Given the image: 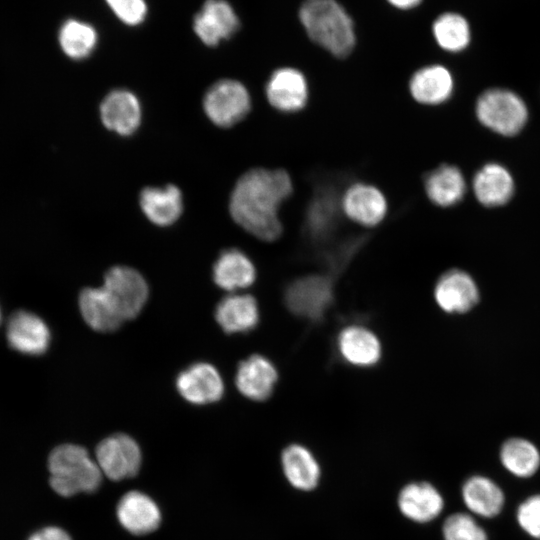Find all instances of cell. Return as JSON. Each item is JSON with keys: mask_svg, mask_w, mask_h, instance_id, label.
<instances>
[{"mask_svg": "<svg viewBox=\"0 0 540 540\" xmlns=\"http://www.w3.org/2000/svg\"><path fill=\"white\" fill-rule=\"evenodd\" d=\"M292 192L291 176L284 169H250L233 188L230 215L252 236L266 242L275 241L283 231L280 208Z\"/></svg>", "mask_w": 540, "mask_h": 540, "instance_id": "cell-1", "label": "cell"}, {"mask_svg": "<svg viewBox=\"0 0 540 540\" xmlns=\"http://www.w3.org/2000/svg\"><path fill=\"white\" fill-rule=\"evenodd\" d=\"M298 15L308 37L331 55L343 58L352 52L354 23L337 0H304Z\"/></svg>", "mask_w": 540, "mask_h": 540, "instance_id": "cell-2", "label": "cell"}, {"mask_svg": "<svg viewBox=\"0 0 540 540\" xmlns=\"http://www.w3.org/2000/svg\"><path fill=\"white\" fill-rule=\"evenodd\" d=\"M49 484L62 497L95 492L102 472L88 451L76 444L55 447L48 457Z\"/></svg>", "mask_w": 540, "mask_h": 540, "instance_id": "cell-3", "label": "cell"}, {"mask_svg": "<svg viewBox=\"0 0 540 540\" xmlns=\"http://www.w3.org/2000/svg\"><path fill=\"white\" fill-rule=\"evenodd\" d=\"M476 115L490 130L512 136L521 131L528 118L525 102L514 92L492 88L484 91L476 102Z\"/></svg>", "mask_w": 540, "mask_h": 540, "instance_id": "cell-4", "label": "cell"}, {"mask_svg": "<svg viewBox=\"0 0 540 540\" xmlns=\"http://www.w3.org/2000/svg\"><path fill=\"white\" fill-rule=\"evenodd\" d=\"M331 275L311 274L294 280L284 294L286 307L292 314L309 321L321 320L334 300Z\"/></svg>", "mask_w": 540, "mask_h": 540, "instance_id": "cell-5", "label": "cell"}, {"mask_svg": "<svg viewBox=\"0 0 540 540\" xmlns=\"http://www.w3.org/2000/svg\"><path fill=\"white\" fill-rule=\"evenodd\" d=\"M207 117L219 127H231L242 121L251 110V96L241 82L222 79L212 84L203 99Z\"/></svg>", "mask_w": 540, "mask_h": 540, "instance_id": "cell-6", "label": "cell"}, {"mask_svg": "<svg viewBox=\"0 0 540 540\" xmlns=\"http://www.w3.org/2000/svg\"><path fill=\"white\" fill-rule=\"evenodd\" d=\"M101 288L123 321L135 318L148 298V286L143 276L126 266L109 269Z\"/></svg>", "mask_w": 540, "mask_h": 540, "instance_id": "cell-7", "label": "cell"}, {"mask_svg": "<svg viewBox=\"0 0 540 540\" xmlns=\"http://www.w3.org/2000/svg\"><path fill=\"white\" fill-rule=\"evenodd\" d=\"M95 456L102 474L112 481L136 476L142 460L139 445L126 434L103 439L96 447Z\"/></svg>", "mask_w": 540, "mask_h": 540, "instance_id": "cell-8", "label": "cell"}, {"mask_svg": "<svg viewBox=\"0 0 540 540\" xmlns=\"http://www.w3.org/2000/svg\"><path fill=\"white\" fill-rule=\"evenodd\" d=\"M342 214L350 221L372 228L384 221L388 213V201L376 186L366 182L350 184L340 196Z\"/></svg>", "mask_w": 540, "mask_h": 540, "instance_id": "cell-9", "label": "cell"}, {"mask_svg": "<svg viewBox=\"0 0 540 540\" xmlns=\"http://www.w3.org/2000/svg\"><path fill=\"white\" fill-rule=\"evenodd\" d=\"M265 95L269 104L277 111L297 113L308 103L309 84L299 69L284 66L275 69L269 76Z\"/></svg>", "mask_w": 540, "mask_h": 540, "instance_id": "cell-10", "label": "cell"}, {"mask_svg": "<svg viewBox=\"0 0 540 540\" xmlns=\"http://www.w3.org/2000/svg\"><path fill=\"white\" fill-rule=\"evenodd\" d=\"M9 346L24 355L37 356L46 352L51 334L45 321L38 315L19 310L14 312L6 327Z\"/></svg>", "mask_w": 540, "mask_h": 540, "instance_id": "cell-11", "label": "cell"}, {"mask_svg": "<svg viewBox=\"0 0 540 540\" xmlns=\"http://www.w3.org/2000/svg\"><path fill=\"white\" fill-rule=\"evenodd\" d=\"M238 27L237 14L225 0H206L193 20L194 32L208 46L228 39Z\"/></svg>", "mask_w": 540, "mask_h": 540, "instance_id": "cell-12", "label": "cell"}, {"mask_svg": "<svg viewBox=\"0 0 540 540\" xmlns=\"http://www.w3.org/2000/svg\"><path fill=\"white\" fill-rule=\"evenodd\" d=\"M176 388L184 399L199 405L218 401L224 392L219 372L208 363H195L180 372Z\"/></svg>", "mask_w": 540, "mask_h": 540, "instance_id": "cell-13", "label": "cell"}, {"mask_svg": "<svg viewBox=\"0 0 540 540\" xmlns=\"http://www.w3.org/2000/svg\"><path fill=\"white\" fill-rule=\"evenodd\" d=\"M397 504L403 516L413 522L425 524L442 513L445 501L434 485L418 481L411 482L400 490Z\"/></svg>", "mask_w": 540, "mask_h": 540, "instance_id": "cell-14", "label": "cell"}, {"mask_svg": "<svg viewBox=\"0 0 540 540\" xmlns=\"http://www.w3.org/2000/svg\"><path fill=\"white\" fill-rule=\"evenodd\" d=\"M121 526L133 535L154 532L161 524V512L155 501L140 491L124 494L116 507Z\"/></svg>", "mask_w": 540, "mask_h": 540, "instance_id": "cell-15", "label": "cell"}, {"mask_svg": "<svg viewBox=\"0 0 540 540\" xmlns=\"http://www.w3.org/2000/svg\"><path fill=\"white\" fill-rule=\"evenodd\" d=\"M462 501L470 514L477 518L497 517L505 506V493L492 478L475 474L468 477L461 487Z\"/></svg>", "mask_w": 540, "mask_h": 540, "instance_id": "cell-16", "label": "cell"}, {"mask_svg": "<svg viewBox=\"0 0 540 540\" xmlns=\"http://www.w3.org/2000/svg\"><path fill=\"white\" fill-rule=\"evenodd\" d=\"M104 126L121 136L133 134L141 123V105L129 90L115 89L109 92L100 106Z\"/></svg>", "mask_w": 540, "mask_h": 540, "instance_id": "cell-17", "label": "cell"}, {"mask_svg": "<svg viewBox=\"0 0 540 540\" xmlns=\"http://www.w3.org/2000/svg\"><path fill=\"white\" fill-rule=\"evenodd\" d=\"M434 297L438 306L447 313H464L478 301L479 292L474 280L467 273L453 269L437 281Z\"/></svg>", "mask_w": 540, "mask_h": 540, "instance_id": "cell-18", "label": "cell"}, {"mask_svg": "<svg viewBox=\"0 0 540 540\" xmlns=\"http://www.w3.org/2000/svg\"><path fill=\"white\" fill-rule=\"evenodd\" d=\"M412 98L422 105L435 106L447 101L454 90V79L448 68L431 64L419 68L408 83Z\"/></svg>", "mask_w": 540, "mask_h": 540, "instance_id": "cell-19", "label": "cell"}, {"mask_svg": "<svg viewBox=\"0 0 540 540\" xmlns=\"http://www.w3.org/2000/svg\"><path fill=\"white\" fill-rule=\"evenodd\" d=\"M277 380L274 364L262 355H252L238 365L235 383L245 397L263 401L271 396Z\"/></svg>", "mask_w": 540, "mask_h": 540, "instance_id": "cell-20", "label": "cell"}, {"mask_svg": "<svg viewBox=\"0 0 540 540\" xmlns=\"http://www.w3.org/2000/svg\"><path fill=\"white\" fill-rule=\"evenodd\" d=\"M340 356L348 364L357 367H371L381 358V343L370 329L361 325L343 328L337 337Z\"/></svg>", "mask_w": 540, "mask_h": 540, "instance_id": "cell-21", "label": "cell"}, {"mask_svg": "<svg viewBox=\"0 0 540 540\" xmlns=\"http://www.w3.org/2000/svg\"><path fill=\"white\" fill-rule=\"evenodd\" d=\"M341 212L340 196L332 189L317 190L308 204L305 229L310 239L324 241L337 227Z\"/></svg>", "mask_w": 540, "mask_h": 540, "instance_id": "cell-22", "label": "cell"}, {"mask_svg": "<svg viewBox=\"0 0 540 540\" xmlns=\"http://www.w3.org/2000/svg\"><path fill=\"white\" fill-rule=\"evenodd\" d=\"M140 207L145 216L158 226H169L176 222L183 210L180 189L168 184L163 187H146L140 193Z\"/></svg>", "mask_w": 540, "mask_h": 540, "instance_id": "cell-23", "label": "cell"}, {"mask_svg": "<svg viewBox=\"0 0 540 540\" xmlns=\"http://www.w3.org/2000/svg\"><path fill=\"white\" fill-rule=\"evenodd\" d=\"M215 318L226 333H246L259 322V308L250 294H233L224 297L217 305Z\"/></svg>", "mask_w": 540, "mask_h": 540, "instance_id": "cell-24", "label": "cell"}, {"mask_svg": "<svg viewBox=\"0 0 540 540\" xmlns=\"http://www.w3.org/2000/svg\"><path fill=\"white\" fill-rule=\"evenodd\" d=\"M285 478L297 490L311 491L319 483L320 465L313 453L301 444L288 445L281 454Z\"/></svg>", "mask_w": 540, "mask_h": 540, "instance_id": "cell-25", "label": "cell"}, {"mask_svg": "<svg viewBox=\"0 0 540 540\" xmlns=\"http://www.w3.org/2000/svg\"><path fill=\"white\" fill-rule=\"evenodd\" d=\"M477 200L484 206H500L509 201L514 192L510 172L498 163H488L477 171L472 182Z\"/></svg>", "mask_w": 540, "mask_h": 540, "instance_id": "cell-26", "label": "cell"}, {"mask_svg": "<svg viewBox=\"0 0 540 540\" xmlns=\"http://www.w3.org/2000/svg\"><path fill=\"white\" fill-rule=\"evenodd\" d=\"M255 278L253 262L236 248L222 251L213 266L214 282L227 291L247 288L253 284Z\"/></svg>", "mask_w": 540, "mask_h": 540, "instance_id": "cell-27", "label": "cell"}, {"mask_svg": "<svg viewBox=\"0 0 540 540\" xmlns=\"http://www.w3.org/2000/svg\"><path fill=\"white\" fill-rule=\"evenodd\" d=\"M424 189L433 204L450 207L463 198L466 183L460 169L453 165L443 164L426 175Z\"/></svg>", "mask_w": 540, "mask_h": 540, "instance_id": "cell-28", "label": "cell"}, {"mask_svg": "<svg viewBox=\"0 0 540 540\" xmlns=\"http://www.w3.org/2000/svg\"><path fill=\"white\" fill-rule=\"evenodd\" d=\"M78 302L83 319L98 332H112L124 322L101 287L83 289Z\"/></svg>", "mask_w": 540, "mask_h": 540, "instance_id": "cell-29", "label": "cell"}, {"mask_svg": "<svg viewBox=\"0 0 540 540\" xmlns=\"http://www.w3.org/2000/svg\"><path fill=\"white\" fill-rule=\"evenodd\" d=\"M500 462L517 478L533 477L540 468V452L529 440L510 438L500 448Z\"/></svg>", "mask_w": 540, "mask_h": 540, "instance_id": "cell-30", "label": "cell"}, {"mask_svg": "<svg viewBox=\"0 0 540 540\" xmlns=\"http://www.w3.org/2000/svg\"><path fill=\"white\" fill-rule=\"evenodd\" d=\"M437 45L448 52H460L470 43L471 31L466 18L455 12L439 15L432 24Z\"/></svg>", "mask_w": 540, "mask_h": 540, "instance_id": "cell-31", "label": "cell"}, {"mask_svg": "<svg viewBox=\"0 0 540 540\" xmlns=\"http://www.w3.org/2000/svg\"><path fill=\"white\" fill-rule=\"evenodd\" d=\"M59 44L69 58L81 60L93 52L97 44V32L88 23L70 19L60 28Z\"/></svg>", "mask_w": 540, "mask_h": 540, "instance_id": "cell-32", "label": "cell"}, {"mask_svg": "<svg viewBox=\"0 0 540 540\" xmlns=\"http://www.w3.org/2000/svg\"><path fill=\"white\" fill-rule=\"evenodd\" d=\"M443 540H489L487 531L469 512L449 515L442 525Z\"/></svg>", "mask_w": 540, "mask_h": 540, "instance_id": "cell-33", "label": "cell"}, {"mask_svg": "<svg viewBox=\"0 0 540 540\" xmlns=\"http://www.w3.org/2000/svg\"><path fill=\"white\" fill-rule=\"evenodd\" d=\"M516 521L529 537L540 540V493L523 499L516 509Z\"/></svg>", "mask_w": 540, "mask_h": 540, "instance_id": "cell-34", "label": "cell"}, {"mask_svg": "<svg viewBox=\"0 0 540 540\" xmlns=\"http://www.w3.org/2000/svg\"><path fill=\"white\" fill-rule=\"evenodd\" d=\"M107 5L123 23L135 26L144 21L147 14L145 0H105Z\"/></svg>", "mask_w": 540, "mask_h": 540, "instance_id": "cell-35", "label": "cell"}, {"mask_svg": "<svg viewBox=\"0 0 540 540\" xmlns=\"http://www.w3.org/2000/svg\"><path fill=\"white\" fill-rule=\"evenodd\" d=\"M28 540H72L69 534L60 527L47 526L34 532Z\"/></svg>", "mask_w": 540, "mask_h": 540, "instance_id": "cell-36", "label": "cell"}, {"mask_svg": "<svg viewBox=\"0 0 540 540\" xmlns=\"http://www.w3.org/2000/svg\"><path fill=\"white\" fill-rule=\"evenodd\" d=\"M391 6L399 10H410L418 6L422 0H386Z\"/></svg>", "mask_w": 540, "mask_h": 540, "instance_id": "cell-37", "label": "cell"}, {"mask_svg": "<svg viewBox=\"0 0 540 540\" xmlns=\"http://www.w3.org/2000/svg\"><path fill=\"white\" fill-rule=\"evenodd\" d=\"M0 323H1V309H0Z\"/></svg>", "mask_w": 540, "mask_h": 540, "instance_id": "cell-38", "label": "cell"}]
</instances>
